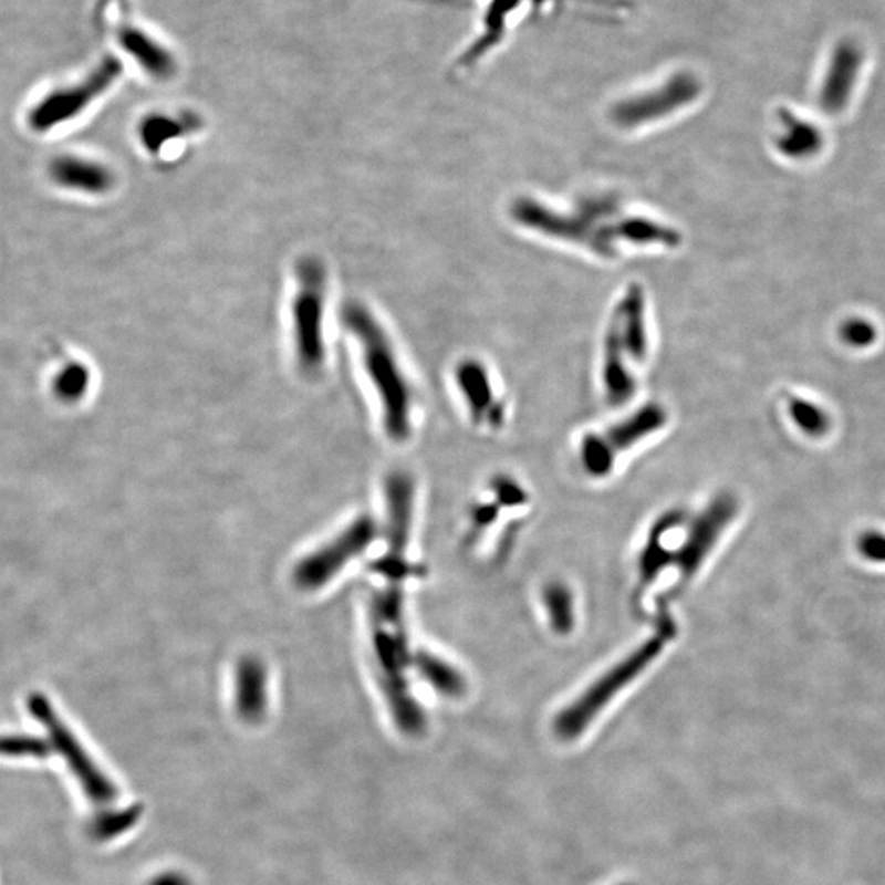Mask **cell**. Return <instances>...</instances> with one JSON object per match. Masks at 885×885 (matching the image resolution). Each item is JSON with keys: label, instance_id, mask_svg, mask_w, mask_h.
<instances>
[{"label": "cell", "instance_id": "6da1fadb", "mask_svg": "<svg viewBox=\"0 0 885 885\" xmlns=\"http://www.w3.org/2000/svg\"><path fill=\"white\" fill-rule=\"evenodd\" d=\"M510 219L534 235L607 261L617 260L626 250H676L680 244L676 227L658 217L632 212L611 196L584 197L568 209L534 197H517Z\"/></svg>", "mask_w": 885, "mask_h": 885}, {"label": "cell", "instance_id": "7a4b0ae2", "mask_svg": "<svg viewBox=\"0 0 885 885\" xmlns=\"http://www.w3.org/2000/svg\"><path fill=\"white\" fill-rule=\"evenodd\" d=\"M652 350L648 298L642 285L633 284L615 302L602 342L601 379L608 404L622 405L633 397Z\"/></svg>", "mask_w": 885, "mask_h": 885}, {"label": "cell", "instance_id": "3957f363", "mask_svg": "<svg viewBox=\"0 0 885 885\" xmlns=\"http://www.w3.org/2000/svg\"><path fill=\"white\" fill-rule=\"evenodd\" d=\"M343 323L360 343L367 377L373 383L383 408L384 428L393 440H407L412 430V389L396 346L379 320L363 304L345 305Z\"/></svg>", "mask_w": 885, "mask_h": 885}, {"label": "cell", "instance_id": "277c9868", "mask_svg": "<svg viewBox=\"0 0 885 885\" xmlns=\"http://www.w3.org/2000/svg\"><path fill=\"white\" fill-rule=\"evenodd\" d=\"M674 633L673 623L666 622L653 638L646 639L638 649L615 664L604 676L598 677L573 704L560 711L554 720V733L561 740H575L615 697L633 683L659 655Z\"/></svg>", "mask_w": 885, "mask_h": 885}, {"label": "cell", "instance_id": "5b68a950", "mask_svg": "<svg viewBox=\"0 0 885 885\" xmlns=\"http://www.w3.org/2000/svg\"><path fill=\"white\" fill-rule=\"evenodd\" d=\"M329 279L323 264L305 258L298 268V289L292 299V336L295 357L305 374H316L326 360L323 320H325Z\"/></svg>", "mask_w": 885, "mask_h": 885}, {"label": "cell", "instance_id": "8992f818", "mask_svg": "<svg viewBox=\"0 0 885 885\" xmlns=\"http://www.w3.org/2000/svg\"><path fill=\"white\" fill-rule=\"evenodd\" d=\"M121 74V61L114 56H105L83 80L44 94L27 115L29 127L37 133L63 127L67 122L84 114V111H87L102 95L107 94Z\"/></svg>", "mask_w": 885, "mask_h": 885}, {"label": "cell", "instance_id": "52a82bcc", "mask_svg": "<svg viewBox=\"0 0 885 885\" xmlns=\"http://www.w3.org/2000/svg\"><path fill=\"white\" fill-rule=\"evenodd\" d=\"M29 708L33 717L46 728L54 748L63 756L88 799L95 803H104V805L115 802L118 791L114 782L102 772L94 759L88 756L86 748L77 740L76 735L58 717L50 700L35 694L29 699Z\"/></svg>", "mask_w": 885, "mask_h": 885}, {"label": "cell", "instance_id": "ba28073f", "mask_svg": "<svg viewBox=\"0 0 885 885\" xmlns=\"http://www.w3.org/2000/svg\"><path fill=\"white\" fill-rule=\"evenodd\" d=\"M666 421L667 414L662 405L648 404L608 430L587 435L581 442L582 466L589 475L604 478L614 468L620 451L633 448L636 442L662 430Z\"/></svg>", "mask_w": 885, "mask_h": 885}, {"label": "cell", "instance_id": "9c48e42d", "mask_svg": "<svg viewBox=\"0 0 885 885\" xmlns=\"http://www.w3.org/2000/svg\"><path fill=\"white\" fill-rule=\"evenodd\" d=\"M377 525L371 517L364 516L354 520L348 529L342 531L335 540L319 548L301 561L294 571V582L304 591L323 587L330 579L335 577L353 558L363 553L376 540Z\"/></svg>", "mask_w": 885, "mask_h": 885}, {"label": "cell", "instance_id": "30bf717a", "mask_svg": "<svg viewBox=\"0 0 885 885\" xmlns=\"http://www.w3.org/2000/svg\"><path fill=\"white\" fill-rule=\"evenodd\" d=\"M700 94V83L690 74H677L663 87L633 95L612 111V121L622 131H636L666 121L680 108L693 104Z\"/></svg>", "mask_w": 885, "mask_h": 885}, {"label": "cell", "instance_id": "8fae6325", "mask_svg": "<svg viewBox=\"0 0 885 885\" xmlns=\"http://www.w3.org/2000/svg\"><path fill=\"white\" fill-rule=\"evenodd\" d=\"M735 512L737 503L731 497H718L702 516L697 517L683 546L674 551L673 564L679 573V582L690 581L699 573L704 561L720 540L725 527L733 520Z\"/></svg>", "mask_w": 885, "mask_h": 885}, {"label": "cell", "instance_id": "7c38bea8", "mask_svg": "<svg viewBox=\"0 0 885 885\" xmlns=\"http://www.w3.org/2000/svg\"><path fill=\"white\" fill-rule=\"evenodd\" d=\"M456 384L465 398L469 415L476 424L500 425L503 421V404L497 400L492 374L489 367L476 357L462 360L456 366Z\"/></svg>", "mask_w": 885, "mask_h": 885}, {"label": "cell", "instance_id": "4fadbf2b", "mask_svg": "<svg viewBox=\"0 0 885 885\" xmlns=\"http://www.w3.org/2000/svg\"><path fill=\"white\" fill-rule=\"evenodd\" d=\"M863 58V50L853 40H843L836 44L820 92V105L826 114H840L846 107L856 86Z\"/></svg>", "mask_w": 885, "mask_h": 885}, {"label": "cell", "instance_id": "5bb4252c", "mask_svg": "<svg viewBox=\"0 0 885 885\" xmlns=\"http://www.w3.org/2000/svg\"><path fill=\"white\" fill-rule=\"evenodd\" d=\"M117 42L148 76L159 81L171 80L175 76L177 70L175 54L146 30L131 23H122L118 27Z\"/></svg>", "mask_w": 885, "mask_h": 885}, {"label": "cell", "instance_id": "9a60e30c", "mask_svg": "<svg viewBox=\"0 0 885 885\" xmlns=\"http://www.w3.org/2000/svg\"><path fill=\"white\" fill-rule=\"evenodd\" d=\"M51 180L64 189L101 196L114 187L111 169L92 159L80 156H60L50 166Z\"/></svg>", "mask_w": 885, "mask_h": 885}, {"label": "cell", "instance_id": "2e32d148", "mask_svg": "<svg viewBox=\"0 0 885 885\" xmlns=\"http://www.w3.org/2000/svg\"><path fill=\"white\" fill-rule=\"evenodd\" d=\"M235 706L241 720L258 723L268 708V676L264 664L253 656L241 659L235 677Z\"/></svg>", "mask_w": 885, "mask_h": 885}, {"label": "cell", "instance_id": "e0dca14e", "mask_svg": "<svg viewBox=\"0 0 885 885\" xmlns=\"http://www.w3.org/2000/svg\"><path fill=\"white\" fill-rule=\"evenodd\" d=\"M412 666H415L418 674L442 696L461 697L465 694L466 683L461 673L445 659L427 652H417Z\"/></svg>", "mask_w": 885, "mask_h": 885}, {"label": "cell", "instance_id": "ac0fdd59", "mask_svg": "<svg viewBox=\"0 0 885 885\" xmlns=\"http://www.w3.org/2000/svg\"><path fill=\"white\" fill-rule=\"evenodd\" d=\"M779 118L784 125V132L779 136L778 146L785 155L802 158L813 155L822 146V133L815 125L789 114L788 111H782Z\"/></svg>", "mask_w": 885, "mask_h": 885}, {"label": "cell", "instance_id": "d6986e66", "mask_svg": "<svg viewBox=\"0 0 885 885\" xmlns=\"http://www.w3.org/2000/svg\"><path fill=\"white\" fill-rule=\"evenodd\" d=\"M543 602L554 632H571L574 625V598L570 589L561 582H553L544 589Z\"/></svg>", "mask_w": 885, "mask_h": 885}, {"label": "cell", "instance_id": "ffe728a7", "mask_svg": "<svg viewBox=\"0 0 885 885\" xmlns=\"http://www.w3.org/2000/svg\"><path fill=\"white\" fill-rule=\"evenodd\" d=\"M88 384H91V371L84 364L71 363L54 377L53 393L60 400L74 404L86 396Z\"/></svg>", "mask_w": 885, "mask_h": 885}, {"label": "cell", "instance_id": "44dd1931", "mask_svg": "<svg viewBox=\"0 0 885 885\" xmlns=\"http://www.w3.org/2000/svg\"><path fill=\"white\" fill-rule=\"evenodd\" d=\"M143 815L142 805H131L124 810L104 813L92 823V833L97 840H112L124 835L139 822Z\"/></svg>", "mask_w": 885, "mask_h": 885}, {"label": "cell", "instance_id": "7402d4cb", "mask_svg": "<svg viewBox=\"0 0 885 885\" xmlns=\"http://www.w3.org/2000/svg\"><path fill=\"white\" fill-rule=\"evenodd\" d=\"M189 124V121H176L166 115H153L143 122L139 135H142L143 145L149 149V153L159 152L163 145L186 131Z\"/></svg>", "mask_w": 885, "mask_h": 885}, {"label": "cell", "instance_id": "603a6c76", "mask_svg": "<svg viewBox=\"0 0 885 885\" xmlns=\"http://www.w3.org/2000/svg\"><path fill=\"white\" fill-rule=\"evenodd\" d=\"M48 751H50V748L39 738L0 737V754L2 756H35V758H42Z\"/></svg>", "mask_w": 885, "mask_h": 885}, {"label": "cell", "instance_id": "cb8c5ba5", "mask_svg": "<svg viewBox=\"0 0 885 885\" xmlns=\"http://www.w3.org/2000/svg\"><path fill=\"white\" fill-rule=\"evenodd\" d=\"M843 335L846 336L847 342L856 343V345H864L873 339L870 326L863 322H854L844 326Z\"/></svg>", "mask_w": 885, "mask_h": 885}, {"label": "cell", "instance_id": "d4e9b609", "mask_svg": "<svg viewBox=\"0 0 885 885\" xmlns=\"http://www.w3.org/2000/svg\"><path fill=\"white\" fill-rule=\"evenodd\" d=\"M128 3L131 0H97V7H95V15L97 19H104L105 15L112 12H127Z\"/></svg>", "mask_w": 885, "mask_h": 885}, {"label": "cell", "instance_id": "484cf974", "mask_svg": "<svg viewBox=\"0 0 885 885\" xmlns=\"http://www.w3.org/2000/svg\"><path fill=\"white\" fill-rule=\"evenodd\" d=\"M148 885H192V883L186 874L179 873V871H166V873L153 877Z\"/></svg>", "mask_w": 885, "mask_h": 885}, {"label": "cell", "instance_id": "4316f807", "mask_svg": "<svg viewBox=\"0 0 885 885\" xmlns=\"http://www.w3.org/2000/svg\"><path fill=\"white\" fill-rule=\"evenodd\" d=\"M496 516H497V512H496V509H493V506L492 507H479V509L476 510L475 517H472V520H475V525L476 527H479V529H482V527L490 525V523L493 522V519H496Z\"/></svg>", "mask_w": 885, "mask_h": 885}]
</instances>
